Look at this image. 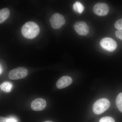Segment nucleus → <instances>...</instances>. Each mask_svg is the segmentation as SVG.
<instances>
[{
    "instance_id": "16",
    "label": "nucleus",
    "mask_w": 122,
    "mask_h": 122,
    "mask_svg": "<svg viewBox=\"0 0 122 122\" xmlns=\"http://www.w3.org/2000/svg\"><path fill=\"white\" fill-rule=\"evenodd\" d=\"M115 35L116 37L122 41V30H117L115 32Z\"/></svg>"
},
{
    "instance_id": "9",
    "label": "nucleus",
    "mask_w": 122,
    "mask_h": 122,
    "mask_svg": "<svg viewBox=\"0 0 122 122\" xmlns=\"http://www.w3.org/2000/svg\"><path fill=\"white\" fill-rule=\"evenodd\" d=\"M73 80L70 76H65L61 77L57 81V87L59 89H62L69 86L72 83Z\"/></svg>"
},
{
    "instance_id": "5",
    "label": "nucleus",
    "mask_w": 122,
    "mask_h": 122,
    "mask_svg": "<svg viewBox=\"0 0 122 122\" xmlns=\"http://www.w3.org/2000/svg\"><path fill=\"white\" fill-rule=\"evenodd\" d=\"M100 45L103 49L110 52L114 51L117 47L116 42L110 37L103 38L100 41Z\"/></svg>"
},
{
    "instance_id": "17",
    "label": "nucleus",
    "mask_w": 122,
    "mask_h": 122,
    "mask_svg": "<svg viewBox=\"0 0 122 122\" xmlns=\"http://www.w3.org/2000/svg\"><path fill=\"white\" fill-rule=\"evenodd\" d=\"M8 122H17V120L13 117H10L8 118Z\"/></svg>"
},
{
    "instance_id": "15",
    "label": "nucleus",
    "mask_w": 122,
    "mask_h": 122,
    "mask_svg": "<svg viewBox=\"0 0 122 122\" xmlns=\"http://www.w3.org/2000/svg\"><path fill=\"white\" fill-rule=\"evenodd\" d=\"M99 122H115V121L111 117L106 116L100 119Z\"/></svg>"
},
{
    "instance_id": "19",
    "label": "nucleus",
    "mask_w": 122,
    "mask_h": 122,
    "mask_svg": "<svg viewBox=\"0 0 122 122\" xmlns=\"http://www.w3.org/2000/svg\"><path fill=\"white\" fill-rule=\"evenodd\" d=\"M2 66H1V65L0 64V75L2 73Z\"/></svg>"
},
{
    "instance_id": "20",
    "label": "nucleus",
    "mask_w": 122,
    "mask_h": 122,
    "mask_svg": "<svg viewBox=\"0 0 122 122\" xmlns=\"http://www.w3.org/2000/svg\"><path fill=\"white\" fill-rule=\"evenodd\" d=\"M52 122V121H45V122Z\"/></svg>"
},
{
    "instance_id": "11",
    "label": "nucleus",
    "mask_w": 122,
    "mask_h": 122,
    "mask_svg": "<svg viewBox=\"0 0 122 122\" xmlns=\"http://www.w3.org/2000/svg\"><path fill=\"white\" fill-rule=\"evenodd\" d=\"M12 87V84L11 82L8 81L4 82L0 86L1 89L3 91L6 92H10Z\"/></svg>"
},
{
    "instance_id": "2",
    "label": "nucleus",
    "mask_w": 122,
    "mask_h": 122,
    "mask_svg": "<svg viewBox=\"0 0 122 122\" xmlns=\"http://www.w3.org/2000/svg\"><path fill=\"white\" fill-rule=\"evenodd\" d=\"M110 105V102L107 99H100L94 103L93 106V111L96 114H101L108 110Z\"/></svg>"
},
{
    "instance_id": "6",
    "label": "nucleus",
    "mask_w": 122,
    "mask_h": 122,
    "mask_svg": "<svg viewBox=\"0 0 122 122\" xmlns=\"http://www.w3.org/2000/svg\"><path fill=\"white\" fill-rule=\"evenodd\" d=\"M74 29L75 31L79 35L85 36L88 34L89 29L86 22L83 21H79L74 25Z\"/></svg>"
},
{
    "instance_id": "1",
    "label": "nucleus",
    "mask_w": 122,
    "mask_h": 122,
    "mask_svg": "<svg viewBox=\"0 0 122 122\" xmlns=\"http://www.w3.org/2000/svg\"><path fill=\"white\" fill-rule=\"evenodd\" d=\"M22 35L28 39H32L37 36L40 32L38 25L35 22L29 21L25 23L21 29Z\"/></svg>"
},
{
    "instance_id": "3",
    "label": "nucleus",
    "mask_w": 122,
    "mask_h": 122,
    "mask_svg": "<svg viewBox=\"0 0 122 122\" xmlns=\"http://www.w3.org/2000/svg\"><path fill=\"white\" fill-rule=\"evenodd\" d=\"M28 70L24 67H18L11 70L9 73V77L11 80H18L24 78L28 75Z\"/></svg>"
},
{
    "instance_id": "13",
    "label": "nucleus",
    "mask_w": 122,
    "mask_h": 122,
    "mask_svg": "<svg viewBox=\"0 0 122 122\" xmlns=\"http://www.w3.org/2000/svg\"><path fill=\"white\" fill-rule=\"evenodd\" d=\"M116 103L119 111L122 113V92L118 94L117 96Z\"/></svg>"
},
{
    "instance_id": "4",
    "label": "nucleus",
    "mask_w": 122,
    "mask_h": 122,
    "mask_svg": "<svg viewBox=\"0 0 122 122\" xmlns=\"http://www.w3.org/2000/svg\"><path fill=\"white\" fill-rule=\"evenodd\" d=\"M50 22L53 28L58 29L65 25L66 20L62 15L56 13L54 14L51 18Z\"/></svg>"
},
{
    "instance_id": "8",
    "label": "nucleus",
    "mask_w": 122,
    "mask_h": 122,
    "mask_svg": "<svg viewBox=\"0 0 122 122\" xmlns=\"http://www.w3.org/2000/svg\"><path fill=\"white\" fill-rule=\"evenodd\" d=\"M46 106V102L44 99L37 98L32 102L31 107L35 111H41L43 110Z\"/></svg>"
},
{
    "instance_id": "18",
    "label": "nucleus",
    "mask_w": 122,
    "mask_h": 122,
    "mask_svg": "<svg viewBox=\"0 0 122 122\" xmlns=\"http://www.w3.org/2000/svg\"><path fill=\"white\" fill-rule=\"evenodd\" d=\"M8 118L0 117V122H8Z\"/></svg>"
},
{
    "instance_id": "10",
    "label": "nucleus",
    "mask_w": 122,
    "mask_h": 122,
    "mask_svg": "<svg viewBox=\"0 0 122 122\" xmlns=\"http://www.w3.org/2000/svg\"><path fill=\"white\" fill-rule=\"evenodd\" d=\"M10 15V11L9 9L5 8L0 10V24L4 22Z\"/></svg>"
},
{
    "instance_id": "14",
    "label": "nucleus",
    "mask_w": 122,
    "mask_h": 122,
    "mask_svg": "<svg viewBox=\"0 0 122 122\" xmlns=\"http://www.w3.org/2000/svg\"><path fill=\"white\" fill-rule=\"evenodd\" d=\"M114 26L118 30H122V18L117 20L115 23Z\"/></svg>"
},
{
    "instance_id": "12",
    "label": "nucleus",
    "mask_w": 122,
    "mask_h": 122,
    "mask_svg": "<svg viewBox=\"0 0 122 122\" xmlns=\"http://www.w3.org/2000/svg\"><path fill=\"white\" fill-rule=\"evenodd\" d=\"M73 8L74 10L77 13L79 14H81L83 12L84 9V7L83 5L80 2L77 1L73 5Z\"/></svg>"
},
{
    "instance_id": "7",
    "label": "nucleus",
    "mask_w": 122,
    "mask_h": 122,
    "mask_svg": "<svg viewBox=\"0 0 122 122\" xmlns=\"http://www.w3.org/2000/svg\"><path fill=\"white\" fill-rule=\"evenodd\" d=\"M94 12L96 15L99 16H104L109 12V7L106 4L103 3H99L94 6Z\"/></svg>"
}]
</instances>
